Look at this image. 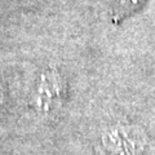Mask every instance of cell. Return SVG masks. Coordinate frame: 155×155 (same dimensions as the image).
<instances>
[{
    "label": "cell",
    "mask_w": 155,
    "mask_h": 155,
    "mask_svg": "<svg viewBox=\"0 0 155 155\" xmlns=\"http://www.w3.org/2000/svg\"><path fill=\"white\" fill-rule=\"evenodd\" d=\"M102 145L111 155H140L146 149L147 137L137 125L119 124L105 130Z\"/></svg>",
    "instance_id": "obj_1"
},
{
    "label": "cell",
    "mask_w": 155,
    "mask_h": 155,
    "mask_svg": "<svg viewBox=\"0 0 155 155\" xmlns=\"http://www.w3.org/2000/svg\"><path fill=\"white\" fill-rule=\"evenodd\" d=\"M64 97V83L56 70H47L41 75L36 93L38 110L43 114H52L60 107Z\"/></svg>",
    "instance_id": "obj_2"
},
{
    "label": "cell",
    "mask_w": 155,
    "mask_h": 155,
    "mask_svg": "<svg viewBox=\"0 0 155 155\" xmlns=\"http://www.w3.org/2000/svg\"><path fill=\"white\" fill-rule=\"evenodd\" d=\"M145 2L146 0H119L114 11V19L122 21V19L127 18L132 13L137 12L145 4Z\"/></svg>",
    "instance_id": "obj_3"
},
{
    "label": "cell",
    "mask_w": 155,
    "mask_h": 155,
    "mask_svg": "<svg viewBox=\"0 0 155 155\" xmlns=\"http://www.w3.org/2000/svg\"><path fill=\"white\" fill-rule=\"evenodd\" d=\"M0 102H2V89H0Z\"/></svg>",
    "instance_id": "obj_4"
}]
</instances>
